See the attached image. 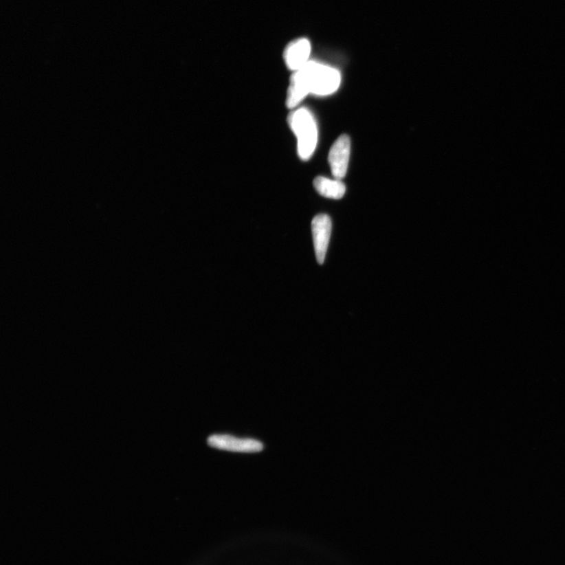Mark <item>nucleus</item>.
<instances>
[{
  "label": "nucleus",
  "instance_id": "f257e3e1",
  "mask_svg": "<svg viewBox=\"0 0 565 565\" xmlns=\"http://www.w3.org/2000/svg\"><path fill=\"white\" fill-rule=\"evenodd\" d=\"M291 79L296 80L309 93L326 96L335 92L340 86L339 71L328 65L309 62L302 69L295 71Z\"/></svg>",
  "mask_w": 565,
  "mask_h": 565
},
{
  "label": "nucleus",
  "instance_id": "f03ea898",
  "mask_svg": "<svg viewBox=\"0 0 565 565\" xmlns=\"http://www.w3.org/2000/svg\"><path fill=\"white\" fill-rule=\"evenodd\" d=\"M288 124L298 141V153L302 160L312 157L318 145V131L313 115L307 109H298L288 116Z\"/></svg>",
  "mask_w": 565,
  "mask_h": 565
},
{
  "label": "nucleus",
  "instance_id": "7ed1b4c3",
  "mask_svg": "<svg viewBox=\"0 0 565 565\" xmlns=\"http://www.w3.org/2000/svg\"><path fill=\"white\" fill-rule=\"evenodd\" d=\"M208 443L210 447L217 450L235 452H258L263 451L264 447L263 443L257 440L238 439L226 434L210 436Z\"/></svg>",
  "mask_w": 565,
  "mask_h": 565
},
{
  "label": "nucleus",
  "instance_id": "20e7f679",
  "mask_svg": "<svg viewBox=\"0 0 565 565\" xmlns=\"http://www.w3.org/2000/svg\"><path fill=\"white\" fill-rule=\"evenodd\" d=\"M351 140L347 135H342L332 145L329 162L332 175L336 179L344 178L347 173L351 157Z\"/></svg>",
  "mask_w": 565,
  "mask_h": 565
},
{
  "label": "nucleus",
  "instance_id": "39448f33",
  "mask_svg": "<svg viewBox=\"0 0 565 565\" xmlns=\"http://www.w3.org/2000/svg\"><path fill=\"white\" fill-rule=\"evenodd\" d=\"M311 227L315 257L318 263L322 265L329 245L332 230L331 220L328 214H318L313 219Z\"/></svg>",
  "mask_w": 565,
  "mask_h": 565
},
{
  "label": "nucleus",
  "instance_id": "423d86ee",
  "mask_svg": "<svg viewBox=\"0 0 565 565\" xmlns=\"http://www.w3.org/2000/svg\"><path fill=\"white\" fill-rule=\"evenodd\" d=\"M311 53V44L307 38H298L287 47L284 58L287 68L296 71L306 65Z\"/></svg>",
  "mask_w": 565,
  "mask_h": 565
},
{
  "label": "nucleus",
  "instance_id": "0eeeda50",
  "mask_svg": "<svg viewBox=\"0 0 565 565\" xmlns=\"http://www.w3.org/2000/svg\"><path fill=\"white\" fill-rule=\"evenodd\" d=\"M313 186L320 195L329 199H342L346 191V186L339 179L332 180L321 176L315 179Z\"/></svg>",
  "mask_w": 565,
  "mask_h": 565
}]
</instances>
